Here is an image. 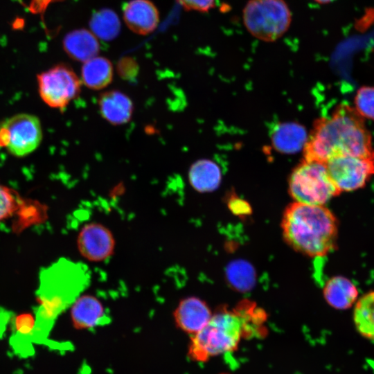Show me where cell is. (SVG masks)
Instances as JSON below:
<instances>
[{"mask_svg": "<svg viewBox=\"0 0 374 374\" xmlns=\"http://www.w3.org/2000/svg\"><path fill=\"white\" fill-rule=\"evenodd\" d=\"M265 312L250 301H242L233 309L222 308L193 335L188 356L194 361L205 362L234 351L242 339L265 335Z\"/></svg>", "mask_w": 374, "mask_h": 374, "instance_id": "obj_1", "label": "cell"}, {"mask_svg": "<svg viewBox=\"0 0 374 374\" xmlns=\"http://www.w3.org/2000/svg\"><path fill=\"white\" fill-rule=\"evenodd\" d=\"M373 150L371 134L364 118L353 107L343 103L330 116L314 123L303 148V159L325 163L335 156H361Z\"/></svg>", "mask_w": 374, "mask_h": 374, "instance_id": "obj_2", "label": "cell"}, {"mask_svg": "<svg viewBox=\"0 0 374 374\" xmlns=\"http://www.w3.org/2000/svg\"><path fill=\"white\" fill-rule=\"evenodd\" d=\"M281 228L287 244L309 257L324 256L337 244L338 221L324 205L294 202L283 212Z\"/></svg>", "mask_w": 374, "mask_h": 374, "instance_id": "obj_3", "label": "cell"}, {"mask_svg": "<svg viewBox=\"0 0 374 374\" xmlns=\"http://www.w3.org/2000/svg\"><path fill=\"white\" fill-rule=\"evenodd\" d=\"M242 19L252 36L272 42L287 31L292 13L285 0H249L242 10Z\"/></svg>", "mask_w": 374, "mask_h": 374, "instance_id": "obj_4", "label": "cell"}, {"mask_svg": "<svg viewBox=\"0 0 374 374\" xmlns=\"http://www.w3.org/2000/svg\"><path fill=\"white\" fill-rule=\"evenodd\" d=\"M288 190L294 202L313 205H324L341 193L332 181L324 163L305 159L291 173Z\"/></svg>", "mask_w": 374, "mask_h": 374, "instance_id": "obj_5", "label": "cell"}, {"mask_svg": "<svg viewBox=\"0 0 374 374\" xmlns=\"http://www.w3.org/2000/svg\"><path fill=\"white\" fill-rule=\"evenodd\" d=\"M43 136L39 119L33 114L21 113L0 123V147L15 157L32 153Z\"/></svg>", "mask_w": 374, "mask_h": 374, "instance_id": "obj_6", "label": "cell"}, {"mask_svg": "<svg viewBox=\"0 0 374 374\" xmlns=\"http://www.w3.org/2000/svg\"><path fill=\"white\" fill-rule=\"evenodd\" d=\"M41 99L50 107L63 109L75 99L81 90V81L73 69L58 64L37 77Z\"/></svg>", "mask_w": 374, "mask_h": 374, "instance_id": "obj_7", "label": "cell"}, {"mask_svg": "<svg viewBox=\"0 0 374 374\" xmlns=\"http://www.w3.org/2000/svg\"><path fill=\"white\" fill-rule=\"evenodd\" d=\"M324 163L340 193L356 190L363 188L374 175V150L361 156H335Z\"/></svg>", "mask_w": 374, "mask_h": 374, "instance_id": "obj_8", "label": "cell"}, {"mask_svg": "<svg viewBox=\"0 0 374 374\" xmlns=\"http://www.w3.org/2000/svg\"><path fill=\"white\" fill-rule=\"evenodd\" d=\"M115 238L112 231L101 223L84 224L77 237L80 255L90 262H101L109 258L115 249Z\"/></svg>", "mask_w": 374, "mask_h": 374, "instance_id": "obj_9", "label": "cell"}, {"mask_svg": "<svg viewBox=\"0 0 374 374\" xmlns=\"http://www.w3.org/2000/svg\"><path fill=\"white\" fill-rule=\"evenodd\" d=\"M212 314L204 301L189 296L179 301L173 312V318L179 329L194 335L206 326Z\"/></svg>", "mask_w": 374, "mask_h": 374, "instance_id": "obj_10", "label": "cell"}, {"mask_svg": "<svg viewBox=\"0 0 374 374\" xmlns=\"http://www.w3.org/2000/svg\"><path fill=\"white\" fill-rule=\"evenodd\" d=\"M123 19L132 31L140 35H148L157 26L159 12L149 0H131L123 8Z\"/></svg>", "mask_w": 374, "mask_h": 374, "instance_id": "obj_11", "label": "cell"}, {"mask_svg": "<svg viewBox=\"0 0 374 374\" xmlns=\"http://www.w3.org/2000/svg\"><path fill=\"white\" fill-rule=\"evenodd\" d=\"M71 317L73 326L79 330L91 329L107 321L103 305L91 294L78 296L73 301Z\"/></svg>", "mask_w": 374, "mask_h": 374, "instance_id": "obj_12", "label": "cell"}, {"mask_svg": "<svg viewBox=\"0 0 374 374\" xmlns=\"http://www.w3.org/2000/svg\"><path fill=\"white\" fill-rule=\"evenodd\" d=\"M98 103L101 116L112 125H124L132 117L133 102L127 95L119 90L103 93Z\"/></svg>", "mask_w": 374, "mask_h": 374, "instance_id": "obj_13", "label": "cell"}, {"mask_svg": "<svg viewBox=\"0 0 374 374\" xmlns=\"http://www.w3.org/2000/svg\"><path fill=\"white\" fill-rule=\"evenodd\" d=\"M308 138L304 127L295 122L276 125L271 135L274 148L283 154H294L304 148Z\"/></svg>", "mask_w": 374, "mask_h": 374, "instance_id": "obj_14", "label": "cell"}, {"mask_svg": "<svg viewBox=\"0 0 374 374\" xmlns=\"http://www.w3.org/2000/svg\"><path fill=\"white\" fill-rule=\"evenodd\" d=\"M63 47L73 60L84 62L100 51L96 37L87 29H78L68 33L63 39Z\"/></svg>", "mask_w": 374, "mask_h": 374, "instance_id": "obj_15", "label": "cell"}, {"mask_svg": "<svg viewBox=\"0 0 374 374\" xmlns=\"http://www.w3.org/2000/svg\"><path fill=\"white\" fill-rule=\"evenodd\" d=\"M323 293L327 303L337 310H346L351 307L358 295L355 285L343 276L329 279L323 287Z\"/></svg>", "mask_w": 374, "mask_h": 374, "instance_id": "obj_16", "label": "cell"}, {"mask_svg": "<svg viewBox=\"0 0 374 374\" xmlns=\"http://www.w3.org/2000/svg\"><path fill=\"white\" fill-rule=\"evenodd\" d=\"M221 179L219 166L211 160H198L193 163L188 170L190 184L200 193L214 190L219 186Z\"/></svg>", "mask_w": 374, "mask_h": 374, "instance_id": "obj_17", "label": "cell"}, {"mask_svg": "<svg viewBox=\"0 0 374 374\" xmlns=\"http://www.w3.org/2000/svg\"><path fill=\"white\" fill-rule=\"evenodd\" d=\"M114 69L111 62L104 57L96 56L84 62L81 69L82 83L89 89L100 90L112 81Z\"/></svg>", "mask_w": 374, "mask_h": 374, "instance_id": "obj_18", "label": "cell"}, {"mask_svg": "<svg viewBox=\"0 0 374 374\" xmlns=\"http://www.w3.org/2000/svg\"><path fill=\"white\" fill-rule=\"evenodd\" d=\"M353 320L360 335L374 341V292L364 294L357 301Z\"/></svg>", "mask_w": 374, "mask_h": 374, "instance_id": "obj_19", "label": "cell"}, {"mask_svg": "<svg viewBox=\"0 0 374 374\" xmlns=\"http://www.w3.org/2000/svg\"><path fill=\"white\" fill-rule=\"evenodd\" d=\"M89 26L96 37L105 41L115 39L121 30V22L118 15L108 8L94 12L89 21Z\"/></svg>", "mask_w": 374, "mask_h": 374, "instance_id": "obj_20", "label": "cell"}, {"mask_svg": "<svg viewBox=\"0 0 374 374\" xmlns=\"http://www.w3.org/2000/svg\"><path fill=\"white\" fill-rule=\"evenodd\" d=\"M228 278L233 287L247 290L253 283V271L244 262H235L228 268Z\"/></svg>", "mask_w": 374, "mask_h": 374, "instance_id": "obj_21", "label": "cell"}, {"mask_svg": "<svg viewBox=\"0 0 374 374\" xmlns=\"http://www.w3.org/2000/svg\"><path fill=\"white\" fill-rule=\"evenodd\" d=\"M23 201L15 190L0 183V222L17 213Z\"/></svg>", "mask_w": 374, "mask_h": 374, "instance_id": "obj_22", "label": "cell"}, {"mask_svg": "<svg viewBox=\"0 0 374 374\" xmlns=\"http://www.w3.org/2000/svg\"><path fill=\"white\" fill-rule=\"evenodd\" d=\"M353 107L362 118L374 121V86H364L357 90Z\"/></svg>", "mask_w": 374, "mask_h": 374, "instance_id": "obj_23", "label": "cell"}, {"mask_svg": "<svg viewBox=\"0 0 374 374\" xmlns=\"http://www.w3.org/2000/svg\"><path fill=\"white\" fill-rule=\"evenodd\" d=\"M216 0H178L181 6L187 10L208 12L215 7Z\"/></svg>", "mask_w": 374, "mask_h": 374, "instance_id": "obj_24", "label": "cell"}, {"mask_svg": "<svg viewBox=\"0 0 374 374\" xmlns=\"http://www.w3.org/2000/svg\"><path fill=\"white\" fill-rule=\"evenodd\" d=\"M229 205L231 210L240 213H247L249 211V206L244 200L232 196L229 199Z\"/></svg>", "mask_w": 374, "mask_h": 374, "instance_id": "obj_25", "label": "cell"}, {"mask_svg": "<svg viewBox=\"0 0 374 374\" xmlns=\"http://www.w3.org/2000/svg\"><path fill=\"white\" fill-rule=\"evenodd\" d=\"M319 4H328L333 1L334 0H312Z\"/></svg>", "mask_w": 374, "mask_h": 374, "instance_id": "obj_26", "label": "cell"}, {"mask_svg": "<svg viewBox=\"0 0 374 374\" xmlns=\"http://www.w3.org/2000/svg\"><path fill=\"white\" fill-rule=\"evenodd\" d=\"M220 374H229V373H220Z\"/></svg>", "mask_w": 374, "mask_h": 374, "instance_id": "obj_27", "label": "cell"}]
</instances>
